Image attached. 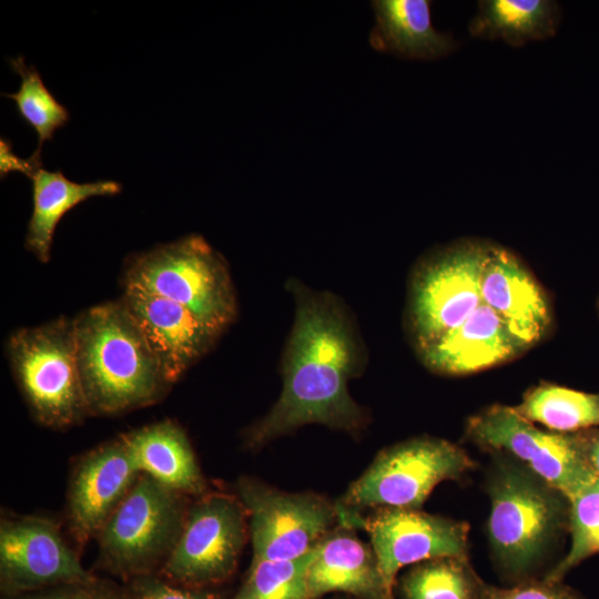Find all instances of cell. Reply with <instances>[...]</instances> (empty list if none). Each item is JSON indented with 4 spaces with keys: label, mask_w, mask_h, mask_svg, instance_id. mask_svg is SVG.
<instances>
[{
    "label": "cell",
    "mask_w": 599,
    "mask_h": 599,
    "mask_svg": "<svg viewBox=\"0 0 599 599\" xmlns=\"http://www.w3.org/2000/svg\"><path fill=\"white\" fill-rule=\"evenodd\" d=\"M295 301L294 324L282 358L283 389L272 409L247 428L250 448L306 424H322L349 433L367 422L348 393V382L366 363L364 345L343 302L288 281Z\"/></svg>",
    "instance_id": "obj_1"
},
{
    "label": "cell",
    "mask_w": 599,
    "mask_h": 599,
    "mask_svg": "<svg viewBox=\"0 0 599 599\" xmlns=\"http://www.w3.org/2000/svg\"><path fill=\"white\" fill-rule=\"evenodd\" d=\"M74 319L78 364L90 414H118L158 402L170 384L140 327L119 300Z\"/></svg>",
    "instance_id": "obj_2"
},
{
    "label": "cell",
    "mask_w": 599,
    "mask_h": 599,
    "mask_svg": "<svg viewBox=\"0 0 599 599\" xmlns=\"http://www.w3.org/2000/svg\"><path fill=\"white\" fill-rule=\"evenodd\" d=\"M488 494V537L496 561L508 576H524L568 524V499L528 468L510 464L495 468Z\"/></svg>",
    "instance_id": "obj_3"
},
{
    "label": "cell",
    "mask_w": 599,
    "mask_h": 599,
    "mask_svg": "<svg viewBox=\"0 0 599 599\" xmlns=\"http://www.w3.org/2000/svg\"><path fill=\"white\" fill-rule=\"evenodd\" d=\"M124 286L175 302L221 332L237 315L227 265L200 235H187L133 256L125 270Z\"/></svg>",
    "instance_id": "obj_4"
},
{
    "label": "cell",
    "mask_w": 599,
    "mask_h": 599,
    "mask_svg": "<svg viewBox=\"0 0 599 599\" xmlns=\"http://www.w3.org/2000/svg\"><path fill=\"white\" fill-rule=\"evenodd\" d=\"M474 467L459 446L440 438L417 437L382 450L336 504L338 522L361 526L366 507L419 509L441 481L460 478Z\"/></svg>",
    "instance_id": "obj_5"
},
{
    "label": "cell",
    "mask_w": 599,
    "mask_h": 599,
    "mask_svg": "<svg viewBox=\"0 0 599 599\" xmlns=\"http://www.w3.org/2000/svg\"><path fill=\"white\" fill-rule=\"evenodd\" d=\"M7 355L39 423L64 428L90 414L79 370L73 318L60 317L18 329L7 342Z\"/></svg>",
    "instance_id": "obj_6"
},
{
    "label": "cell",
    "mask_w": 599,
    "mask_h": 599,
    "mask_svg": "<svg viewBox=\"0 0 599 599\" xmlns=\"http://www.w3.org/2000/svg\"><path fill=\"white\" fill-rule=\"evenodd\" d=\"M493 243L463 238L424 255L408 284L406 327L419 354L481 303L480 277Z\"/></svg>",
    "instance_id": "obj_7"
},
{
    "label": "cell",
    "mask_w": 599,
    "mask_h": 599,
    "mask_svg": "<svg viewBox=\"0 0 599 599\" xmlns=\"http://www.w3.org/2000/svg\"><path fill=\"white\" fill-rule=\"evenodd\" d=\"M187 508L184 495L140 474L98 536L102 567L125 582L160 571Z\"/></svg>",
    "instance_id": "obj_8"
},
{
    "label": "cell",
    "mask_w": 599,
    "mask_h": 599,
    "mask_svg": "<svg viewBox=\"0 0 599 599\" xmlns=\"http://www.w3.org/2000/svg\"><path fill=\"white\" fill-rule=\"evenodd\" d=\"M245 508L238 498L203 494L186 511L181 535L159 573L190 587L209 588L235 571L246 537Z\"/></svg>",
    "instance_id": "obj_9"
},
{
    "label": "cell",
    "mask_w": 599,
    "mask_h": 599,
    "mask_svg": "<svg viewBox=\"0 0 599 599\" xmlns=\"http://www.w3.org/2000/svg\"><path fill=\"white\" fill-rule=\"evenodd\" d=\"M466 435L494 451H507L566 498L596 481L575 433L544 430L514 407L494 404L469 417Z\"/></svg>",
    "instance_id": "obj_10"
},
{
    "label": "cell",
    "mask_w": 599,
    "mask_h": 599,
    "mask_svg": "<svg viewBox=\"0 0 599 599\" xmlns=\"http://www.w3.org/2000/svg\"><path fill=\"white\" fill-rule=\"evenodd\" d=\"M250 518L255 560H291L316 547L338 521L336 505L311 493H285L254 478L236 484Z\"/></svg>",
    "instance_id": "obj_11"
},
{
    "label": "cell",
    "mask_w": 599,
    "mask_h": 599,
    "mask_svg": "<svg viewBox=\"0 0 599 599\" xmlns=\"http://www.w3.org/2000/svg\"><path fill=\"white\" fill-rule=\"evenodd\" d=\"M43 516L4 517L0 524V587L6 597L95 580Z\"/></svg>",
    "instance_id": "obj_12"
},
{
    "label": "cell",
    "mask_w": 599,
    "mask_h": 599,
    "mask_svg": "<svg viewBox=\"0 0 599 599\" xmlns=\"http://www.w3.org/2000/svg\"><path fill=\"white\" fill-rule=\"evenodd\" d=\"M362 526L387 587L400 568L440 557H467L469 526L418 509L379 507Z\"/></svg>",
    "instance_id": "obj_13"
},
{
    "label": "cell",
    "mask_w": 599,
    "mask_h": 599,
    "mask_svg": "<svg viewBox=\"0 0 599 599\" xmlns=\"http://www.w3.org/2000/svg\"><path fill=\"white\" fill-rule=\"evenodd\" d=\"M120 301L140 327L170 385L223 334L184 306L138 287L124 286Z\"/></svg>",
    "instance_id": "obj_14"
},
{
    "label": "cell",
    "mask_w": 599,
    "mask_h": 599,
    "mask_svg": "<svg viewBox=\"0 0 599 599\" xmlns=\"http://www.w3.org/2000/svg\"><path fill=\"white\" fill-rule=\"evenodd\" d=\"M139 475L122 436L78 461L68 491V521L78 542L99 536Z\"/></svg>",
    "instance_id": "obj_15"
},
{
    "label": "cell",
    "mask_w": 599,
    "mask_h": 599,
    "mask_svg": "<svg viewBox=\"0 0 599 599\" xmlns=\"http://www.w3.org/2000/svg\"><path fill=\"white\" fill-rule=\"evenodd\" d=\"M480 295L483 303L529 349L549 333L552 311L548 297L532 273L509 250L493 244L481 272Z\"/></svg>",
    "instance_id": "obj_16"
},
{
    "label": "cell",
    "mask_w": 599,
    "mask_h": 599,
    "mask_svg": "<svg viewBox=\"0 0 599 599\" xmlns=\"http://www.w3.org/2000/svg\"><path fill=\"white\" fill-rule=\"evenodd\" d=\"M529 348L481 303L460 325L417 354L433 373L468 375L511 362Z\"/></svg>",
    "instance_id": "obj_17"
},
{
    "label": "cell",
    "mask_w": 599,
    "mask_h": 599,
    "mask_svg": "<svg viewBox=\"0 0 599 599\" xmlns=\"http://www.w3.org/2000/svg\"><path fill=\"white\" fill-rule=\"evenodd\" d=\"M353 528L341 529L319 542L307 575L311 599L341 591L356 599H394L372 546L361 541Z\"/></svg>",
    "instance_id": "obj_18"
},
{
    "label": "cell",
    "mask_w": 599,
    "mask_h": 599,
    "mask_svg": "<svg viewBox=\"0 0 599 599\" xmlns=\"http://www.w3.org/2000/svg\"><path fill=\"white\" fill-rule=\"evenodd\" d=\"M139 474L182 495L201 496L206 484L184 430L162 420L122 436Z\"/></svg>",
    "instance_id": "obj_19"
},
{
    "label": "cell",
    "mask_w": 599,
    "mask_h": 599,
    "mask_svg": "<svg viewBox=\"0 0 599 599\" xmlns=\"http://www.w3.org/2000/svg\"><path fill=\"white\" fill-rule=\"evenodd\" d=\"M369 44L379 52L413 60H436L450 54L457 42L436 30L428 0H376Z\"/></svg>",
    "instance_id": "obj_20"
},
{
    "label": "cell",
    "mask_w": 599,
    "mask_h": 599,
    "mask_svg": "<svg viewBox=\"0 0 599 599\" xmlns=\"http://www.w3.org/2000/svg\"><path fill=\"white\" fill-rule=\"evenodd\" d=\"M30 179L33 209L24 246L42 263L50 260L54 231L64 214L90 197L112 196L122 190L116 181L77 183L64 176L61 170L48 171L42 166Z\"/></svg>",
    "instance_id": "obj_21"
},
{
    "label": "cell",
    "mask_w": 599,
    "mask_h": 599,
    "mask_svg": "<svg viewBox=\"0 0 599 599\" xmlns=\"http://www.w3.org/2000/svg\"><path fill=\"white\" fill-rule=\"evenodd\" d=\"M560 20V6L552 0H480L468 32L474 38L522 47L554 37Z\"/></svg>",
    "instance_id": "obj_22"
},
{
    "label": "cell",
    "mask_w": 599,
    "mask_h": 599,
    "mask_svg": "<svg viewBox=\"0 0 599 599\" xmlns=\"http://www.w3.org/2000/svg\"><path fill=\"white\" fill-rule=\"evenodd\" d=\"M514 408L527 420L555 433L599 427V393L542 382L529 388Z\"/></svg>",
    "instance_id": "obj_23"
},
{
    "label": "cell",
    "mask_w": 599,
    "mask_h": 599,
    "mask_svg": "<svg viewBox=\"0 0 599 599\" xmlns=\"http://www.w3.org/2000/svg\"><path fill=\"white\" fill-rule=\"evenodd\" d=\"M483 586L467 557L418 562L400 580L405 599H477Z\"/></svg>",
    "instance_id": "obj_24"
},
{
    "label": "cell",
    "mask_w": 599,
    "mask_h": 599,
    "mask_svg": "<svg viewBox=\"0 0 599 599\" xmlns=\"http://www.w3.org/2000/svg\"><path fill=\"white\" fill-rule=\"evenodd\" d=\"M9 63L20 75L21 84L17 92L3 93V97L14 101L19 116L37 132L38 145L32 155L41 159L43 143L51 141L55 131L69 122L70 113L45 87L38 70L28 65L22 55L10 59Z\"/></svg>",
    "instance_id": "obj_25"
},
{
    "label": "cell",
    "mask_w": 599,
    "mask_h": 599,
    "mask_svg": "<svg viewBox=\"0 0 599 599\" xmlns=\"http://www.w3.org/2000/svg\"><path fill=\"white\" fill-rule=\"evenodd\" d=\"M318 547L291 560L252 559L245 581L230 599H311L307 575Z\"/></svg>",
    "instance_id": "obj_26"
},
{
    "label": "cell",
    "mask_w": 599,
    "mask_h": 599,
    "mask_svg": "<svg viewBox=\"0 0 599 599\" xmlns=\"http://www.w3.org/2000/svg\"><path fill=\"white\" fill-rule=\"evenodd\" d=\"M567 499L571 545L564 559L545 577L552 582L561 581L581 561L599 554V481L585 486Z\"/></svg>",
    "instance_id": "obj_27"
},
{
    "label": "cell",
    "mask_w": 599,
    "mask_h": 599,
    "mask_svg": "<svg viewBox=\"0 0 599 599\" xmlns=\"http://www.w3.org/2000/svg\"><path fill=\"white\" fill-rule=\"evenodd\" d=\"M124 588L129 599H225L209 588L180 585L159 572L132 578Z\"/></svg>",
    "instance_id": "obj_28"
},
{
    "label": "cell",
    "mask_w": 599,
    "mask_h": 599,
    "mask_svg": "<svg viewBox=\"0 0 599 599\" xmlns=\"http://www.w3.org/2000/svg\"><path fill=\"white\" fill-rule=\"evenodd\" d=\"M477 599H582L572 588L559 582L526 580L510 588L483 586Z\"/></svg>",
    "instance_id": "obj_29"
},
{
    "label": "cell",
    "mask_w": 599,
    "mask_h": 599,
    "mask_svg": "<svg viewBox=\"0 0 599 599\" xmlns=\"http://www.w3.org/2000/svg\"><path fill=\"white\" fill-rule=\"evenodd\" d=\"M4 599H129L125 588L97 578L90 582L68 583Z\"/></svg>",
    "instance_id": "obj_30"
},
{
    "label": "cell",
    "mask_w": 599,
    "mask_h": 599,
    "mask_svg": "<svg viewBox=\"0 0 599 599\" xmlns=\"http://www.w3.org/2000/svg\"><path fill=\"white\" fill-rule=\"evenodd\" d=\"M41 164V160L32 155L27 160L20 159L12 152L10 142L1 139V176L19 171L30 177Z\"/></svg>",
    "instance_id": "obj_31"
},
{
    "label": "cell",
    "mask_w": 599,
    "mask_h": 599,
    "mask_svg": "<svg viewBox=\"0 0 599 599\" xmlns=\"http://www.w3.org/2000/svg\"><path fill=\"white\" fill-rule=\"evenodd\" d=\"M575 434L591 473L599 481V427L576 432Z\"/></svg>",
    "instance_id": "obj_32"
},
{
    "label": "cell",
    "mask_w": 599,
    "mask_h": 599,
    "mask_svg": "<svg viewBox=\"0 0 599 599\" xmlns=\"http://www.w3.org/2000/svg\"><path fill=\"white\" fill-rule=\"evenodd\" d=\"M596 311H597V314H598V317H599V295H598L597 301H596Z\"/></svg>",
    "instance_id": "obj_33"
},
{
    "label": "cell",
    "mask_w": 599,
    "mask_h": 599,
    "mask_svg": "<svg viewBox=\"0 0 599 599\" xmlns=\"http://www.w3.org/2000/svg\"><path fill=\"white\" fill-rule=\"evenodd\" d=\"M344 599H356V598H344Z\"/></svg>",
    "instance_id": "obj_34"
}]
</instances>
